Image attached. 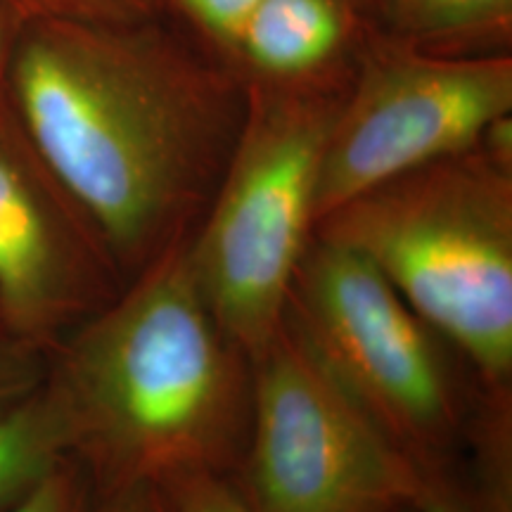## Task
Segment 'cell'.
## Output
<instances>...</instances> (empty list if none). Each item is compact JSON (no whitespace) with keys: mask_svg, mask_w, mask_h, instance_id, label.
<instances>
[{"mask_svg":"<svg viewBox=\"0 0 512 512\" xmlns=\"http://www.w3.org/2000/svg\"><path fill=\"white\" fill-rule=\"evenodd\" d=\"M3 83L124 285L190 238L247 117L245 81L169 15L22 22Z\"/></svg>","mask_w":512,"mask_h":512,"instance_id":"cell-1","label":"cell"},{"mask_svg":"<svg viewBox=\"0 0 512 512\" xmlns=\"http://www.w3.org/2000/svg\"><path fill=\"white\" fill-rule=\"evenodd\" d=\"M171 247L50 351L48 380L95 491L233 475L252 413V358Z\"/></svg>","mask_w":512,"mask_h":512,"instance_id":"cell-2","label":"cell"},{"mask_svg":"<svg viewBox=\"0 0 512 512\" xmlns=\"http://www.w3.org/2000/svg\"><path fill=\"white\" fill-rule=\"evenodd\" d=\"M313 235L366 256L484 399L512 408V117L472 150L332 209Z\"/></svg>","mask_w":512,"mask_h":512,"instance_id":"cell-3","label":"cell"},{"mask_svg":"<svg viewBox=\"0 0 512 512\" xmlns=\"http://www.w3.org/2000/svg\"><path fill=\"white\" fill-rule=\"evenodd\" d=\"M351 74L309 86H247L238 145L185 242L209 309L252 361L283 328L318 223L325 143Z\"/></svg>","mask_w":512,"mask_h":512,"instance_id":"cell-4","label":"cell"},{"mask_svg":"<svg viewBox=\"0 0 512 512\" xmlns=\"http://www.w3.org/2000/svg\"><path fill=\"white\" fill-rule=\"evenodd\" d=\"M285 323L422 470L448 472L453 453L477 441L482 389L465 384L460 356L366 256L313 235L294 273Z\"/></svg>","mask_w":512,"mask_h":512,"instance_id":"cell-5","label":"cell"},{"mask_svg":"<svg viewBox=\"0 0 512 512\" xmlns=\"http://www.w3.org/2000/svg\"><path fill=\"white\" fill-rule=\"evenodd\" d=\"M230 477L256 512H403L422 467L377 430L283 320L252 361L249 432Z\"/></svg>","mask_w":512,"mask_h":512,"instance_id":"cell-6","label":"cell"},{"mask_svg":"<svg viewBox=\"0 0 512 512\" xmlns=\"http://www.w3.org/2000/svg\"><path fill=\"white\" fill-rule=\"evenodd\" d=\"M505 117L510 53H437L373 29L325 143L318 221L375 185L472 150Z\"/></svg>","mask_w":512,"mask_h":512,"instance_id":"cell-7","label":"cell"},{"mask_svg":"<svg viewBox=\"0 0 512 512\" xmlns=\"http://www.w3.org/2000/svg\"><path fill=\"white\" fill-rule=\"evenodd\" d=\"M124 280L36 150L0 76V325L53 351Z\"/></svg>","mask_w":512,"mask_h":512,"instance_id":"cell-8","label":"cell"},{"mask_svg":"<svg viewBox=\"0 0 512 512\" xmlns=\"http://www.w3.org/2000/svg\"><path fill=\"white\" fill-rule=\"evenodd\" d=\"M373 27L351 0H261L230 67L245 86L344 79Z\"/></svg>","mask_w":512,"mask_h":512,"instance_id":"cell-9","label":"cell"},{"mask_svg":"<svg viewBox=\"0 0 512 512\" xmlns=\"http://www.w3.org/2000/svg\"><path fill=\"white\" fill-rule=\"evenodd\" d=\"M69 456H74L69 415L46 380L0 413V512L34 494Z\"/></svg>","mask_w":512,"mask_h":512,"instance_id":"cell-10","label":"cell"},{"mask_svg":"<svg viewBox=\"0 0 512 512\" xmlns=\"http://www.w3.org/2000/svg\"><path fill=\"white\" fill-rule=\"evenodd\" d=\"M382 34L437 53H501L512 0H394Z\"/></svg>","mask_w":512,"mask_h":512,"instance_id":"cell-11","label":"cell"},{"mask_svg":"<svg viewBox=\"0 0 512 512\" xmlns=\"http://www.w3.org/2000/svg\"><path fill=\"white\" fill-rule=\"evenodd\" d=\"M259 3L261 0H164V10L211 53L230 64Z\"/></svg>","mask_w":512,"mask_h":512,"instance_id":"cell-12","label":"cell"},{"mask_svg":"<svg viewBox=\"0 0 512 512\" xmlns=\"http://www.w3.org/2000/svg\"><path fill=\"white\" fill-rule=\"evenodd\" d=\"M19 22L114 24L166 15L164 0H0Z\"/></svg>","mask_w":512,"mask_h":512,"instance_id":"cell-13","label":"cell"},{"mask_svg":"<svg viewBox=\"0 0 512 512\" xmlns=\"http://www.w3.org/2000/svg\"><path fill=\"white\" fill-rule=\"evenodd\" d=\"M50 354L0 325V413L48 380Z\"/></svg>","mask_w":512,"mask_h":512,"instance_id":"cell-14","label":"cell"},{"mask_svg":"<svg viewBox=\"0 0 512 512\" xmlns=\"http://www.w3.org/2000/svg\"><path fill=\"white\" fill-rule=\"evenodd\" d=\"M95 486L76 456H69L34 494L5 512H93Z\"/></svg>","mask_w":512,"mask_h":512,"instance_id":"cell-15","label":"cell"},{"mask_svg":"<svg viewBox=\"0 0 512 512\" xmlns=\"http://www.w3.org/2000/svg\"><path fill=\"white\" fill-rule=\"evenodd\" d=\"M176 512H256L230 475H188L166 482Z\"/></svg>","mask_w":512,"mask_h":512,"instance_id":"cell-16","label":"cell"},{"mask_svg":"<svg viewBox=\"0 0 512 512\" xmlns=\"http://www.w3.org/2000/svg\"><path fill=\"white\" fill-rule=\"evenodd\" d=\"M411 512H486L475 494L465 491L446 470H422Z\"/></svg>","mask_w":512,"mask_h":512,"instance_id":"cell-17","label":"cell"},{"mask_svg":"<svg viewBox=\"0 0 512 512\" xmlns=\"http://www.w3.org/2000/svg\"><path fill=\"white\" fill-rule=\"evenodd\" d=\"M93 512H176L157 484H131L112 491H95Z\"/></svg>","mask_w":512,"mask_h":512,"instance_id":"cell-18","label":"cell"},{"mask_svg":"<svg viewBox=\"0 0 512 512\" xmlns=\"http://www.w3.org/2000/svg\"><path fill=\"white\" fill-rule=\"evenodd\" d=\"M351 3L356 5V10L361 12L363 19H366L370 27L377 31H384L394 0H351Z\"/></svg>","mask_w":512,"mask_h":512,"instance_id":"cell-19","label":"cell"},{"mask_svg":"<svg viewBox=\"0 0 512 512\" xmlns=\"http://www.w3.org/2000/svg\"><path fill=\"white\" fill-rule=\"evenodd\" d=\"M19 27H22V22L10 10L0 8V76L5 72V64H8L12 43H15Z\"/></svg>","mask_w":512,"mask_h":512,"instance_id":"cell-20","label":"cell"},{"mask_svg":"<svg viewBox=\"0 0 512 512\" xmlns=\"http://www.w3.org/2000/svg\"><path fill=\"white\" fill-rule=\"evenodd\" d=\"M403 512H408V510H403Z\"/></svg>","mask_w":512,"mask_h":512,"instance_id":"cell-21","label":"cell"}]
</instances>
